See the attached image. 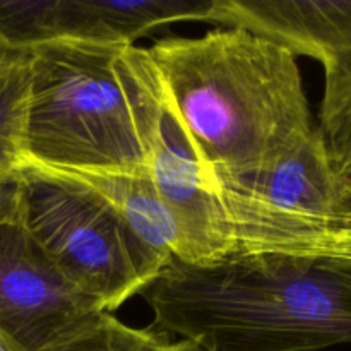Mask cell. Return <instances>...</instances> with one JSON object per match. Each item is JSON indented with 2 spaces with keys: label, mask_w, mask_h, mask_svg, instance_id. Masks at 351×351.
<instances>
[{
  "label": "cell",
  "mask_w": 351,
  "mask_h": 351,
  "mask_svg": "<svg viewBox=\"0 0 351 351\" xmlns=\"http://www.w3.org/2000/svg\"><path fill=\"white\" fill-rule=\"evenodd\" d=\"M17 175L21 225L62 274L108 314L139 295L168 264L86 185L29 163Z\"/></svg>",
  "instance_id": "obj_4"
},
{
  "label": "cell",
  "mask_w": 351,
  "mask_h": 351,
  "mask_svg": "<svg viewBox=\"0 0 351 351\" xmlns=\"http://www.w3.org/2000/svg\"><path fill=\"white\" fill-rule=\"evenodd\" d=\"M317 129L332 170L348 191L351 204V64L324 77Z\"/></svg>",
  "instance_id": "obj_12"
},
{
  "label": "cell",
  "mask_w": 351,
  "mask_h": 351,
  "mask_svg": "<svg viewBox=\"0 0 351 351\" xmlns=\"http://www.w3.org/2000/svg\"><path fill=\"white\" fill-rule=\"evenodd\" d=\"M120 64L139 119L147 175L184 230L192 264L230 254V232L216 182L165 98L146 48L125 45Z\"/></svg>",
  "instance_id": "obj_5"
},
{
  "label": "cell",
  "mask_w": 351,
  "mask_h": 351,
  "mask_svg": "<svg viewBox=\"0 0 351 351\" xmlns=\"http://www.w3.org/2000/svg\"><path fill=\"white\" fill-rule=\"evenodd\" d=\"M173 343L158 329H136L103 314L88 331L55 351H171Z\"/></svg>",
  "instance_id": "obj_13"
},
{
  "label": "cell",
  "mask_w": 351,
  "mask_h": 351,
  "mask_svg": "<svg viewBox=\"0 0 351 351\" xmlns=\"http://www.w3.org/2000/svg\"><path fill=\"white\" fill-rule=\"evenodd\" d=\"M108 314L45 256L19 219L0 223V336L17 351H55Z\"/></svg>",
  "instance_id": "obj_7"
},
{
  "label": "cell",
  "mask_w": 351,
  "mask_h": 351,
  "mask_svg": "<svg viewBox=\"0 0 351 351\" xmlns=\"http://www.w3.org/2000/svg\"><path fill=\"white\" fill-rule=\"evenodd\" d=\"M125 45L62 41L33 48L26 165L146 175L139 119L120 64Z\"/></svg>",
  "instance_id": "obj_3"
},
{
  "label": "cell",
  "mask_w": 351,
  "mask_h": 351,
  "mask_svg": "<svg viewBox=\"0 0 351 351\" xmlns=\"http://www.w3.org/2000/svg\"><path fill=\"white\" fill-rule=\"evenodd\" d=\"M171 351H202V350H199L197 346L192 345V343L178 339V341L173 343V348H171Z\"/></svg>",
  "instance_id": "obj_15"
},
{
  "label": "cell",
  "mask_w": 351,
  "mask_h": 351,
  "mask_svg": "<svg viewBox=\"0 0 351 351\" xmlns=\"http://www.w3.org/2000/svg\"><path fill=\"white\" fill-rule=\"evenodd\" d=\"M29 51H0V175L12 177L26 165L31 101Z\"/></svg>",
  "instance_id": "obj_11"
},
{
  "label": "cell",
  "mask_w": 351,
  "mask_h": 351,
  "mask_svg": "<svg viewBox=\"0 0 351 351\" xmlns=\"http://www.w3.org/2000/svg\"><path fill=\"white\" fill-rule=\"evenodd\" d=\"M19 213V175H0V223L16 219Z\"/></svg>",
  "instance_id": "obj_14"
},
{
  "label": "cell",
  "mask_w": 351,
  "mask_h": 351,
  "mask_svg": "<svg viewBox=\"0 0 351 351\" xmlns=\"http://www.w3.org/2000/svg\"><path fill=\"white\" fill-rule=\"evenodd\" d=\"M211 23L245 27L314 58L324 77L351 64V0H216Z\"/></svg>",
  "instance_id": "obj_9"
},
{
  "label": "cell",
  "mask_w": 351,
  "mask_h": 351,
  "mask_svg": "<svg viewBox=\"0 0 351 351\" xmlns=\"http://www.w3.org/2000/svg\"><path fill=\"white\" fill-rule=\"evenodd\" d=\"M51 170V168H50ZM101 195L154 254L165 261L192 264L191 245L177 216L158 194L149 175L55 170Z\"/></svg>",
  "instance_id": "obj_10"
},
{
  "label": "cell",
  "mask_w": 351,
  "mask_h": 351,
  "mask_svg": "<svg viewBox=\"0 0 351 351\" xmlns=\"http://www.w3.org/2000/svg\"><path fill=\"white\" fill-rule=\"evenodd\" d=\"M146 51L213 178L271 167L317 129L297 57L269 38L226 26Z\"/></svg>",
  "instance_id": "obj_2"
},
{
  "label": "cell",
  "mask_w": 351,
  "mask_h": 351,
  "mask_svg": "<svg viewBox=\"0 0 351 351\" xmlns=\"http://www.w3.org/2000/svg\"><path fill=\"white\" fill-rule=\"evenodd\" d=\"M215 182L228 221V256L276 252L300 226L348 202V191L332 170L319 129L271 167L215 175Z\"/></svg>",
  "instance_id": "obj_6"
},
{
  "label": "cell",
  "mask_w": 351,
  "mask_h": 351,
  "mask_svg": "<svg viewBox=\"0 0 351 351\" xmlns=\"http://www.w3.org/2000/svg\"><path fill=\"white\" fill-rule=\"evenodd\" d=\"M216 0H0V51L62 41L134 45L178 21L211 23Z\"/></svg>",
  "instance_id": "obj_8"
},
{
  "label": "cell",
  "mask_w": 351,
  "mask_h": 351,
  "mask_svg": "<svg viewBox=\"0 0 351 351\" xmlns=\"http://www.w3.org/2000/svg\"><path fill=\"white\" fill-rule=\"evenodd\" d=\"M153 328L202 351H319L351 345V264L232 254L170 261L141 291Z\"/></svg>",
  "instance_id": "obj_1"
},
{
  "label": "cell",
  "mask_w": 351,
  "mask_h": 351,
  "mask_svg": "<svg viewBox=\"0 0 351 351\" xmlns=\"http://www.w3.org/2000/svg\"><path fill=\"white\" fill-rule=\"evenodd\" d=\"M0 351H17V350L14 348V346L10 345L3 336H0Z\"/></svg>",
  "instance_id": "obj_16"
}]
</instances>
